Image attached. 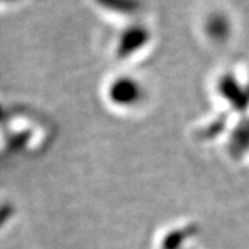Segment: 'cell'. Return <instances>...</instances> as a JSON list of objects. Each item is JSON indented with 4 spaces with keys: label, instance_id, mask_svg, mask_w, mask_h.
<instances>
[{
    "label": "cell",
    "instance_id": "1",
    "mask_svg": "<svg viewBox=\"0 0 249 249\" xmlns=\"http://www.w3.org/2000/svg\"><path fill=\"white\" fill-rule=\"evenodd\" d=\"M148 37H150V34L145 27H142V25L129 27L121 36L118 53L122 57L133 54L134 52H137L140 47L147 43Z\"/></svg>",
    "mask_w": 249,
    "mask_h": 249
},
{
    "label": "cell",
    "instance_id": "3",
    "mask_svg": "<svg viewBox=\"0 0 249 249\" xmlns=\"http://www.w3.org/2000/svg\"><path fill=\"white\" fill-rule=\"evenodd\" d=\"M230 19L223 13H213L211 14L206 21V31L214 39H224L230 34Z\"/></svg>",
    "mask_w": 249,
    "mask_h": 249
},
{
    "label": "cell",
    "instance_id": "4",
    "mask_svg": "<svg viewBox=\"0 0 249 249\" xmlns=\"http://www.w3.org/2000/svg\"><path fill=\"white\" fill-rule=\"evenodd\" d=\"M4 1H14V0H4Z\"/></svg>",
    "mask_w": 249,
    "mask_h": 249
},
{
    "label": "cell",
    "instance_id": "2",
    "mask_svg": "<svg viewBox=\"0 0 249 249\" xmlns=\"http://www.w3.org/2000/svg\"><path fill=\"white\" fill-rule=\"evenodd\" d=\"M101 9L118 14H136L142 7V0H96Z\"/></svg>",
    "mask_w": 249,
    "mask_h": 249
}]
</instances>
